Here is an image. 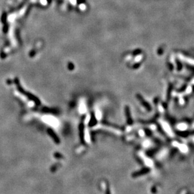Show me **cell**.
Masks as SVG:
<instances>
[{"label":"cell","instance_id":"1","mask_svg":"<svg viewBox=\"0 0 194 194\" xmlns=\"http://www.w3.org/2000/svg\"><path fill=\"white\" fill-rule=\"evenodd\" d=\"M49 134L50 135V136H51L52 138V139H54V142L56 144H59V138H57V136H56V135L54 133L52 132V131H49Z\"/></svg>","mask_w":194,"mask_h":194},{"label":"cell","instance_id":"2","mask_svg":"<svg viewBox=\"0 0 194 194\" xmlns=\"http://www.w3.org/2000/svg\"><path fill=\"white\" fill-rule=\"evenodd\" d=\"M54 156L55 158H57V159H61V158H63V155L59 153H55L54 154Z\"/></svg>","mask_w":194,"mask_h":194},{"label":"cell","instance_id":"3","mask_svg":"<svg viewBox=\"0 0 194 194\" xmlns=\"http://www.w3.org/2000/svg\"><path fill=\"white\" fill-rule=\"evenodd\" d=\"M105 194H111V192H110V188H109V187H108V185H107L106 187Z\"/></svg>","mask_w":194,"mask_h":194}]
</instances>
